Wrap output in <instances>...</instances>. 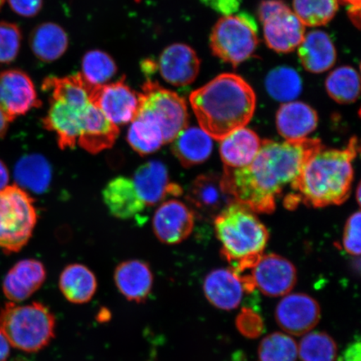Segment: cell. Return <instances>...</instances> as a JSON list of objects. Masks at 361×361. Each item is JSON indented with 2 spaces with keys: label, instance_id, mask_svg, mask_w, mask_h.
Masks as SVG:
<instances>
[{
  "label": "cell",
  "instance_id": "obj_1",
  "mask_svg": "<svg viewBox=\"0 0 361 361\" xmlns=\"http://www.w3.org/2000/svg\"><path fill=\"white\" fill-rule=\"evenodd\" d=\"M324 148L319 139L278 142L262 141L258 154L245 168H224L226 191L254 213L272 214L278 197L295 183L306 161Z\"/></svg>",
  "mask_w": 361,
  "mask_h": 361
},
{
  "label": "cell",
  "instance_id": "obj_2",
  "mask_svg": "<svg viewBox=\"0 0 361 361\" xmlns=\"http://www.w3.org/2000/svg\"><path fill=\"white\" fill-rule=\"evenodd\" d=\"M358 152V141L354 137L343 150H326L324 147L314 153L291 185L292 192L284 200V205L290 209L303 202L318 209L342 204L351 192L354 178L352 161Z\"/></svg>",
  "mask_w": 361,
  "mask_h": 361
},
{
  "label": "cell",
  "instance_id": "obj_3",
  "mask_svg": "<svg viewBox=\"0 0 361 361\" xmlns=\"http://www.w3.org/2000/svg\"><path fill=\"white\" fill-rule=\"evenodd\" d=\"M200 128L213 139L221 140L245 128L255 115L256 94L236 74H221L189 97Z\"/></svg>",
  "mask_w": 361,
  "mask_h": 361
},
{
  "label": "cell",
  "instance_id": "obj_4",
  "mask_svg": "<svg viewBox=\"0 0 361 361\" xmlns=\"http://www.w3.org/2000/svg\"><path fill=\"white\" fill-rule=\"evenodd\" d=\"M221 252L234 272L245 274L264 255L269 234L254 212L233 202L214 219Z\"/></svg>",
  "mask_w": 361,
  "mask_h": 361
},
{
  "label": "cell",
  "instance_id": "obj_5",
  "mask_svg": "<svg viewBox=\"0 0 361 361\" xmlns=\"http://www.w3.org/2000/svg\"><path fill=\"white\" fill-rule=\"evenodd\" d=\"M80 73L66 78H49L43 90L51 92V106L43 120L44 128L56 134L62 150L74 148L78 141L85 115L92 102L90 90Z\"/></svg>",
  "mask_w": 361,
  "mask_h": 361
},
{
  "label": "cell",
  "instance_id": "obj_6",
  "mask_svg": "<svg viewBox=\"0 0 361 361\" xmlns=\"http://www.w3.org/2000/svg\"><path fill=\"white\" fill-rule=\"evenodd\" d=\"M56 320L51 310L39 302L0 307V331L10 345L25 352H38L56 336Z\"/></svg>",
  "mask_w": 361,
  "mask_h": 361
},
{
  "label": "cell",
  "instance_id": "obj_7",
  "mask_svg": "<svg viewBox=\"0 0 361 361\" xmlns=\"http://www.w3.org/2000/svg\"><path fill=\"white\" fill-rule=\"evenodd\" d=\"M37 219L34 200L24 189L16 184L0 191V247L6 255L28 243Z\"/></svg>",
  "mask_w": 361,
  "mask_h": 361
},
{
  "label": "cell",
  "instance_id": "obj_8",
  "mask_svg": "<svg viewBox=\"0 0 361 361\" xmlns=\"http://www.w3.org/2000/svg\"><path fill=\"white\" fill-rule=\"evenodd\" d=\"M258 28L247 13L221 18L210 35L214 55L233 66L240 65L258 47Z\"/></svg>",
  "mask_w": 361,
  "mask_h": 361
},
{
  "label": "cell",
  "instance_id": "obj_9",
  "mask_svg": "<svg viewBox=\"0 0 361 361\" xmlns=\"http://www.w3.org/2000/svg\"><path fill=\"white\" fill-rule=\"evenodd\" d=\"M139 112L152 117L159 125L164 142H171L188 125L186 102L173 90L148 80L139 93Z\"/></svg>",
  "mask_w": 361,
  "mask_h": 361
},
{
  "label": "cell",
  "instance_id": "obj_10",
  "mask_svg": "<svg viewBox=\"0 0 361 361\" xmlns=\"http://www.w3.org/2000/svg\"><path fill=\"white\" fill-rule=\"evenodd\" d=\"M266 43L278 53L295 51L303 40L305 26L295 12L279 0H264L259 8Z\"/></svg>",
  "mask_w": 361,
  "mask_h": 361
},
{
  "label": "cell",
  "instance_id": "obj_11",
  "mask_svg": "<svg viewBox=\"0 0 361 361\" xmlns=\"http://www.w3.org/2000/svg\"><path fill=\"white\" fill-rule=\"evenodd\" d=\"M89 98L117 126L132 123L139 110V94L126 85L124 80L92 87Z\"/></svg>",
  "mask_w": 361,
  "mask_h": 361
},
{
  "label": "cell",
  "instance_id": "obj_12",
  "mask_svg": "<svg viewBox=\"0 0 361 361\" xmlns=\"http://www.w3.org/2000/svg\"><path fill=\"white\" fill-rule=\"evenodd\" d=\"M248 275L255 288L270 297L288 295L297 282L295 265L283 257L274 254L262 255Z\"/></svg>",
  "mask_w": 361,
  "mask_h": 361
},
{
  "label": "cell",
  "instance_id": "obj_13",
  "mask_svg": "<svg viewBox=\"0 0 361 361\" xmlns=\"http://www.w3.org/2000/svg\"><path fill=\"white\" fill-rule=\"evenodd\" d=\"M40 104L33 81L25 72L16 69L0 72V109L11 123Z\"/></svg>",
  "mask_w": 361,
  "mask_h": 361
},
{
  "label": "cell",
  "instance_id": "obj_14",
  "mask_svg": "<svg viewBox=\"0 0 361 361\" xmlns=\"http://www.w3.org/2000/svg\"><path fill=\"white\" fill-rule=\"evenodd\" d=\"M320 307L314 298L305 293L284 296L275 310V319L283 331L293 336H304L317 326Z\"/></svg>",
  "mask_w": 361,
  "mask_h": 361
},
{
  "label": "cell",
  "instance_id": "obj_15",
  "mask_svg": "<svg viewBox=\"0 0 361 361\" xmlns=\"http://www.w3.org/2000/svg\"><path fill=\"white\" fill-rule=\"evenodd\" d=\"M155 235L166 245H177L191 235L194 213L185 203L171 200L162 202L153 216Z\"/></svg>",
  "mask_w": 361,
  "mask_h": 361
},
{
  "label": "cell",
  "instance_id": "obj_16",
  "mask_svg": "<svg viewBox=\"0 0 361 361\" xmlns=\"http://www.w3.org/2000/svg\"><path fill=\"white\" fill-rule=\"evenodd\" d=\"M186 198L197 213L209 219H215L226 207L236 202L226 191L222 176L213 173L198 176L189 188Z\"/></svg>",
  "mask_w": 361,
  "mask_h": 361
},
{
  "label": "cell",
  "instance_id": "obj_17",
  "mask_svg": "<svg viewBox=\"0 0 361 361\" xmlns=\"http://www.w3.org/2000/svg\"><path fill=\"white\" fill-rule=\"evenodd\" d=\"M144 204L155 206L166 197L179 196L183 190L178 184L171 183L169 171L159 161H151L139 166L133 180Z\"/></svg>",
  "mask_w": 361,
  "mask_h": 361
},
{
  "label": "cell",
  "instance_id": "obj_18",
  "mask_svg": "<svg viewBox=\"0 0 361 361\" xmlns=\"http://www.w3.org/2000/svg\"><path fill=\"white\" fill-rule=\"evenodd\" d=\"M161 78L174 87H186L197 78L200 61L192 48L185 44L166 47L158 61Z\"/></svg>",
  "mask_w": 361,
  "mask_h": 361
},
{
  "label": "cell",
  "instance_id": "obj_19",
  "mask_svg": "<svg viewBox=\"0 0 361 361\" xmlns=\"http://www.w3.org/2000/svg\"><path fill=\"white\" fill-rule=\"evenodd\" d=\"M203 291L207 300L216 308L231 310L240 305L243 293L247 290L245 277L233 269H219L207 275Z\"/></svg>",
  "mask_w": 361,
  "mask_h": 361
},
{
  "label": "cell",
  "instance_id": "obj_20",
  "mask_svg": "<svg viewBox=\"0 0 361 361\" xmlns=\"http://www.w3.org/2000/svg\"><path fill=\"white\" fill-rule=\"evenodd\" d=\"M47 279V270L42 262L23 259L8 271L3 282V291L13 303L25 301L37 291Z\"/></svg>",
  "mask_w": 361,
  "mask_h": 361
},
{
  "label": "cell",
  "instance_id": "obj_21",
  "mask_svg": "<svg viewBox=\"0 0 361 361\" xmlns=\"http://www.w3.org/2000/svg\"><path fill=\"white\" fill-rule=\"evenodd\" d=\"M116 286L126 300L145 303L153 287L152 271L146 262L128 260L121 263L114 273Z\"/></svg>",
  "mask_w": 361,
  "mask_h": 361
},
{
  "label": "cell",
  "instance_id": "obj_22",
  "mask_svg": "<svg viewBox=\"0 0 361 361\" xmlns=\"http://www.w3.org/2000/svg\"><path fill=\"white\" fill-rule=\"evenodd\" d=\"M318 114L304 102L283 103L276 114V126L279 135L286 141L307 138L318 126Z\"/></svg>",
  "mask_w": 361,
  "mask_h": 361
},
{
  "label": "cell",
  "instance_id": "obj_23",
  "mask_svg": "<svg viewBox=\"0 0 361 361\" xmlns=\"http://www.w3.org/2000/svg\"><path fill=\"white\" fill-rule=\"evenodd\" d=\"M119 133L118 126L108 120L92 103L85 115L78 142L85 151L97 154L114 145Z\"/></svg>",
  "mask_w": 361,
  "mask_h": 361
},
{
  "label": "cell",
  "instance_id": "obj_24",
  "mask_svg": "<svg viewBox=\"0 0 361 361\" xmlns=\"http://www.w3.org/2000/svg\"><path fill=\"white\" fill-rule=\"evenodd\" d=\"M302 66L310 73L319 74L331 69L336 61L335 44L322 30L310 31L298 47Z\"/></svg>",
  "mask_w": 361,
  "mask_h": 361
},
{
  "label": "cell",
  "instance_id": "obj_25",
  "mask_svg": "<svg viewBox=\"0 0 361 361\" xmlns=\"http://www.w3.org/2000/svg\"><path fill=\"white\" fill-rule=\"evenodd\" d=\"M261 139L254 130L243 128L221 140L220 157L225 168L238 169L250 165L259 151Z\"/></svg>",
  "mask_w": 361,
  "mask_h": 361
},
{
  "label": "cell",
  "instance_id": "obj_26",
  "mask_svg": "<svg viewBox=\"0 0 361 361\" xmlns=\"http://www.w3.org/2000/svg\"><path fill=\"white\" fill-rule=\"evenodd\" d=\"M103 200L110 213L121 219H133L142 214L146 207L133 180L125 177L116 178L107 183Z\"/></svg>",
  "mask_w": 361,
  "mask_h": 361
},
{
  "label": "cell",
  "instance_id": "obj_27",
  "mask_svg": "<svg viewBox=\"0 0 361 361\" xmlns=\"http://www.w3.org/2000/svg\"><path fill=\"white\" fill-rule=\"evenodd\" d=\"M171 142V151L186 169L206 161L213 152V138L197 126H187Z\"/></svg>",
  "mask_w": 361,
  "mask_h": 361
},
{
  "label": "cell",
  "instance_id": "obj_28",
  "mask_svg": "<svg viewBox=\"0 0 361 361\" xmlns=\"http://www.w3.org/2000/svg\"><path fill=\"white\" fill-rule=\"evenodd\" d=\"M59 286L68 301L82 305L88 303L96 293L97 279L87 266L73 264L66 266L62 271Z\"/></svg>",
  "mask_w": 361,
  "mask_h": 361
},
{
  "label": "cell",
  "instance_id": "obj_29",
  "mask_svg": "<svg viewBox=\"0 0 361 361\" xmlns=\"http://www.w3.org/2000/svg\"><path fill=\"white\" fill-rule=\"evenodd\" d=\"M30 44L39 60L53 62L64 55L69 47V38L62 27L47 22L35 27L30 35Z\"/></svg>",
  "mask_w": 361,
  "mask_h": 361
},
{
  "label": "cell",
  "instance_id": "obj_30",
  "mask_svg": "<svg viewBox=\"0 0 361 361\" xmlns=\"http://www.w3.org/2000/svg\"><path fill=\"white\" fill-rule=\"evenodd\" d=\"M51 179V166L42 155H25L16 165V185L24 190L35 194L44 193L47 191Z\"/></svg>",
  "mask_w": 361,
  "mask_h": 361
},
{
  "label": "cell",
  "instance_id": "obj_31",
  "mask_svg": "<svg viewBox=\"0 0 361 361\" xmlns=\"http://www.w3.org/2000/svg\"><path fill=\"white\" fill-rule=\"evenodd\" d=\"M128 142L141 156L152 154L165 144L159 125L145 113L139 111L128 129Z\"/></svg>",
  "mask_w": 361,
  "mask_h": 361
},
{
  "label": "cell",
  "instance_id": "obj_32",
  "mask_svg": "<svg viewBox=\"0 0 361 361\" xmlns=\"http://www.w3.org/2000/svg\"><path fill=\"white\" fill-rule=\"evenodd\" d=\"M266 90L275 101L287 103L300 96L303 83L293 68L281 66L271 71L265 80Z\"/></svg>",
  "mask_w": 361,
  "mask_h": 361
},
{
  "label": "cell",
  "instance_id": "obj_33",
  "mask_svg": "<svg viewBox=\"0 0 361 361\" xmlns=\"http://www.w3.org/2000/svg\"><path fill=\"white\" fill-rule=\"evenodd\" d=\"M326 87L334 101L340 104L353 103L360 96L359 73L351 66L338 67L328 76Z\"/></svg>",
  "mask_w": 361,
  "mask_h": 361
},
{
  "label": "cell",
  "instance_id": "obj_34",
  "mask_svg": "<svg viewBox=\"0 0 361 361\" xmlns=\"http://www.w3.org/2000/svg\"><path fill=\"white\" fill-rule=\"evenodd\" d=\"M81 68L80 75L90 87L107 84L117 73V66L113 58L99 49L85 54Z\"/></svg>",
  "mask_w": 361,
  "mask_h": 361
},
{
  "label": "cell",
  "instance_id": "obj_35",
  "mask_svg": "<svg viewBox=\"0 0 361 361\" xmlns=\"http://www.w3.org/2000/svg\"><path fill=\"white\" fill-rule=\"evenodd\" d=\"M293 12L305 26L328 24L338 11V0H293Z\"/></svg>",
  "mask_w": 361,
  "mask_h": 361
},
{
  "label": "cell",
  "instance_id": "obj_36",
  "mask_svg": "<svg viewBox=\"0 0 361 361\" xmlns=\"http://www.w3.org/2000/svg\"><path fill=\"white\" fill-rule=\"evenodd\" d=\"M302 361H336L337 345L324 332L307 333L298 345Z\"/></svg>",
  "mask_w": 361,
  "mask_h": 361
},
{
  "label": "cell",
  "instance_id": "obj_37",
  "mask_svg": "<svg viewBox=\"0 0 361 361\" xmlns=\"http://www.w3.org/2000/svg\"><path fill=\"white\" fill-rule=\"evenodd\" d=\"M260 361H296L299 357L298 344L283 333H273L263 338L259 347Z\"/></svg>",
  "mask_w": 361,
  "mask_h": 361
},
{
  "label": "cell",
  "instance_id": "obj_38",
  "mask_svg": "<svg viewBox=\"0 0 361 361\" xmlns=\"http://www.w3.org/2000/svg\"><path fill=\"white\" fill-rule=\"evenodd\" d=\"M22 42L21 30L13 23L0 22V63L8 64L19 55Z\"/></svg>",
  "mask_w": 361,
  "mask_h": 361
},
{
  "label": "cell",
  "instance_id": "obj_39",
  "mask_svg": "<svg viewBox=\"0 0 361 361\" xmlns=\"http://www.w3.org/2000/svg\"><path fill=\"white\" fill-rule=\"evenodd\" d=\"M236 326L247 338L259 337L264 331V322L261 316L248 308H243L236 319Z\"/></svg>",
  "mask_w": 361,
  "mask_h": 361
},
{
  "label": "cell",
  "instance_id": "obj_40",
  "mask_svg": "<svg viewBox=\"0 0 361 361\" xmlns=\"http://www.w3.org/2000/svg\"><path fill=\"white\" fill-rule=\"evenodd\" d=\"M360 213L352 214L345 224L343 247L348 254L355 256L360 255Z\"/></svg>",
  "mask_w": 361,
  "mask_h": 361
},
{
  "label": "cell",
  "instance_id": "obj_41",
  "mask_svg": "<svg viewBox=\"0 0 361 361\" xmlns=\"http://www.w3.org/2000/svg\"><path fill=\"white\" fill-rule=\"evenodd\" d=\"M12 11L23 17L38 15L43 6V0H8Z\"/></svg>",
  "mask_w": 361,
  "mask_h": 361
},
{
  "label": "cell",
  "instance_id": "obj_42",
  "mask_svg": "<svg viewBox=\"0 0 361 361\" xmlns=\"http://www.w3.org/2000/svg\"><path fill=\"white\" fill-rule=\"evenodd\" d=\"M207 6L224 16H232L238 11L241 0H202Z\"/></svg>",
  "mask_w": 361,
  "mask_h": 361
},
{
  "label": "cell",
  "instance_id": "obj_43",
  "mask_svg": "<svg viewBox=\"0 0 361 361\" xmlns=\"http://www.w3.org/2000/svg\"><path fill=\"white\" fill-rule=\"evenodd\" d=\"M338 361H360V342L351 343Z\"/></svg>",
  "mask_w": 361,
  "mask_h": 361
},
{
  "label": "cell",
  "instance_id": "obj_44",
  "mask_svg": "<svg viewBox=\"0 0 361 361\" xmlns=\"http://www.w3.org/2000/svg\"><path fill=\"white\" fill-rule=\"evenodd\" d=\"M349 7V15L351 20L355 22L356 26H360V0H341Z\"/></svg>",
  "mask_w": 361,
  "mask_h": 361
},
{
  "label": "cell",
  "instance_id": "obj_45",
  "mask_svg": "<svg viewBox=\"0 0 361 361\" xmlns=\"http://www.w3.org/2000/svg\"><path fill=\"white\" fill-rule=\"evenodd\" d=\"M11 354V345L0 331V361H6Z\"/></svg>",
  "mask_w": 361,
  "mask_h": 361
},
{
  "label": "cell",
  "instance_id": "obj_46",
  "mask_svg": "<svg viewBox=\"0 0 361 361\" xmlns=\"http://www.w3.org/2000/svg\"><path fill=\"white\" fill-rule=\"evenodd\" d=\"M10 180V173L6 164L2 160H0V191L7 187Z\"/></svg>",
  "mask_w": 361,
  "mask_h": 361
},
{
  "label": "cell",
  "instance_id": "obj_47",
  "mask_svg": "<svg viewBox=\"0 0 361 361\" xmlns=\"http://www.w3.org/2000/svg\"><path fill=\"white\" fill-rule=\"evenodd\" d=\"M10 123L11 121L8 120L7 116L4 114V112L1 109H0V139L6 137Z\"/></svg>",
  "mask_w": 361,
  "mask_h": 361
},
{
  "label": "cell",
  "instance_id": "obj_48",
  "mask_svg": "<svg viewBox=\"0 0 361 361\" xmlns=\"http://www.w3.org/2000/svg\"><path fill=\"white\" fill-rule=\"evenodd\" d=\"M356 200H357V202L360 204V185H358L357 187V192H356Z\"/></svg>",
  "mask_w": 361,
  "mask_h": 361
},
{
  "label": "cell",
  "instance_id": "obj_49",
  "mask_svg": "<svg viewBox=\"0 0 361 361\" xmlns=\"http://www.w3.org/2000/svg\"><path fill=\"white\" fill-rule=\"evenodd\" d=\"M4 2H6V0H0V10H1V8L3 7Z\"/></svg>",
  "mask_w": 361,
  "mask_h": 361
}]
</instances>
